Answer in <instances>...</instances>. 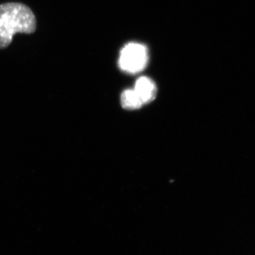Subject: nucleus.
<instances>
[{"mask_svg": "<svg viewBox=\"0 0 255 255\" xmlns=\"http://www.w3.org/2000/svg\"><path fill=\"white\" fill-rule=\"evenodd\" d=\"M36 28V17L26 5L16 2L0 5V49L9 46L16 33L31 34Z\"/></svg>", "mask_w": 255, "mask_h": 255, "instance_id": "1", "label": "nucleus"}, {"mask_svg": "<svg viewBox=\"0 0 255 255\" xmlns=\"http://www.w3.org/2000/svg\"><path fill=\"white\" fill-rule=\"evenodd\" d=\"M148 61V52L143 45L137 43H130L122 50L119 57V67L128 73L141 72Z\"/></svg>", "mask_w": 255, "mask_h": 255, "instance_id": "2", "label": "nucleus"}, {"mask_svg": "<svg viewBox=\"0 0 255 255\" xmlns=\"http://www.w3.org/2000/svg\"><path fill=\"white\" fill-rule=\"evenodd\" d=\"M134 90L141 99L144 105L152 102L157 95V87L155 82L147 77L139 78L135 82Z\"/></svg>", "mask_w": 255, "mask_h": 255, "instance_id": "3", "label": "nucleus"}, {"mask_svg": "<svg viewBox=\"0 0 255 255\" xmlns=\"http://www.w3.org/2000/svg\"><path fill=\"white\" fill-rule=\"evenodd\" d=\"M122 107L126 110H135L144 105L135 90H125L121 97Z\"/></svg>", "mask_w": 255, "mask_h": 255, "instance_id": "4", "label": "nucleus"}]
</instances>
